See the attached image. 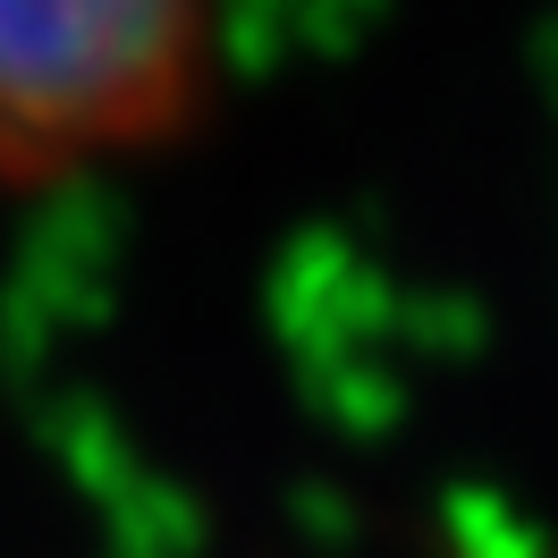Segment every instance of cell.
<instances>
[{"mask_svg":"<svg viewBox=\"0 0 558 558\" xmlns=\"http://www.w3.org/2000/svg\"><path fill=\"white\" fill-rule=\"evenodd\" d=\"M229 0H0V195L110 186L204 136Z\"/></svg>","mask_w":558,"mask_h":558,"instance_id":"cell-1","label":"cell"}]
</instances>
